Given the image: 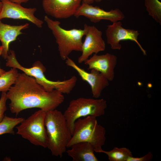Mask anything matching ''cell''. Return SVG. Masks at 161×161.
I'll return each instance as SVG.
<instances>
[{
    "label": "cell",
    "instance_id": "1",
    "mask_svg": "<svg viewBox=\"0 0 161 161\" xmlns=\"http://www.w3.org/2000/svg\"><path fill=\"white\" fill-rule=\"evenodd\" d=\"M11 112L17 115L27 109L38 108L46 112L56 109L64 101L63 94L57 90L48 91L33 77L18 73L7 92Z\"/></svg>",
    "mask_w": 161,
    "mask_h": 161
},
{
    "label": "cell",
    "instance_id": "2",
    "mask_svg": "<svg viewBox=\"0 0 161 161\" xmlns=\"http://www.w3.org/2000/svg\"><path fill=\"white\" fill-rule=\"evenodd\" d=\"M44 123L47 148L53 156L61 157L66 151L72 136L63 114L56 109L46 112Z\"/></svg>",
    "mask_w": 161,
    "mask_h": 161
},
{
    "label": "cell",
    "instance_id": "3",
    "mask_svg": "<svg viewBox=\"0 0 161 161\" xmlns=\"http://www.w3.org/2000/svg\"><path fill=\"white\" fill-rule=\"evenodd\" d=\"M6 61V66L18 69L27 75L33 77L38 84L48 91H52L55 89L63 94H69L72 90L77 82V78L75 75L62 81H53L49 80L44 75L46 68L41 62H35L31 68L25 67L17 61L15 52L12 50H9Z\"/></svg>",
    "mask_w": 161,
    "mask_h": 161
},
{
    "label": "cell",
    "instance_id": "4",
    "mask_svg": "<svg viewBox=\"0 0 161 161\" xmlns=\"http://www.w3.org/2000/svg\"><path fill=\"white\" fill-rule=\"evenodd\" d=\"M106 133L105 128L98 123L96 117L87 116L79 118L74 123L67 148L78 142H86L92 145L95 152L100 153L105 143Z\"/></svg>",
    "mask_w": 161,
    "mask_h": 161
},
{
    "label": "cell",
    "instance_id": "5",
    "mask_svg": "<svg viewBox=\"0 0 161 161\" xmlns=\"http://www.w3.org/2000/svg\"><path fill=\"white\" fill-rule=\"evenodd\" d=\"M44 20L55 39L62 60H65L73 51L81 52L83 29H65L61 26L59 21L54 20L47 16H45Z\"/></svg>",
    "mask_w": 161,
    "mask_h": 161
},
{
    "label": "cell",
    "instance_id": "6",
    "mask_svg": "<svg viewBox=\"0 0 161 161\" xmlns=\"http://www.w3.org/2000/svg\"><path fill=\"white\" fill-rule=\"evenodd\" d=\"M107 107L106 101L103 98L80 97L71 100L63 114L72 134L77 119L87 116L97 117L103 115Z\"/></svg>",
    "mask_w": 161,
    "mask_h": 161
},
{
    "label": "cell",
    "instance_id": "7",
    "mask_svg": "<svg viewBox=\"0 0 161 161\" xmlns=\"http://www.w3.org/2000/svg\"><path fill=\"white\" fill-rule=\"evenodd\" d=\"M46 112L40 109L24 120L15 127L16 134L32 144L47 148L48 139L45 126Z\"/></svg>",
    "mask_w": 161,
    "mask_h": 161
},
{
    "label": "cell",
    "instance_id": "8",
    "mask_svg": "<svg viewBox=\"0 0 161 161\" xmlns=\"http://www.w3.org/2000/svg\"><path fill=\"white\" fill-rule=\"evenodd\" d=\"M120 21L112 23L109 25L105 31L107 43L112 49L120 50L122 45L121 41L130 40L138 45L144 55H146V51L143 48L138 41L140 33L137 30L124 28Z\"/></svg>",
    "mask_w": 161,
    "mask_h": 161
},
{
    "label": "cell",
    "instance_id": "9",
    "mask_svg": "<svg viewBox=\"0 0 161 161\" xmlns=\"http://www.w3.org/2000/svg\"><path fill=\"white\" fill-rule=\"evenodd\" d=\"M85 38L83 42L81 54L78 57V62H84L93 54L104 51L106 49L105 42L102 37V32L94 26L84 25Z\"/></svg>",
    "mask_w": 161,
    "mask_h": 161
},
{
    "label": "cell",
    "instance_id": "10",
    "mask_svg": "<svg viewBox=\"0 0 161 161\" xmlns=\"http://www.w3.org/2000/svg\"><path fill=\"white\" fill-rule=\"evenodd\" d=\"M78 18L83 16L94 23L102 20H106L112 23L123 20L125 18L123 13L119 9L107 11L100 7L82 2L74 15Z\"/></svg>",
    "mask_w": 161,
    "mask_h": 161
},
{
    "label": "cell",
    "instance_id": "11",
    "mask_svg": "<svg viewBox=\"0 0 161 161\" xmlns=\"http://www.w3.org/2000/svg\"><path fill=\"white\" fill-rule=\"evenodd\" d=\"M3 4L0 13V20L5 18L25 20L29 21L38 28H41L43 21L35 16L36 8H25L19 4L8 0H0Z\"/></svg>",
    "mask_w": 161,
    "mask_h": 161
},
{
    "label": "cell",
    "instance_id": "12",
    "mask_svg": "<svg viewBox=\"0 0 161 161\" xmlns=\"http://www.w3.org/2000/svg\"><path fill=\"white\" fill-rule=\"evenodd\" d=\"M65 60L66 64L75 69L82 80L89 84L93 97L98 98L103 90L109 86V81L100 73L95 69H91L90 72H86L69 57Z\"/></svg>",
    "mask_w": 161,
    "mask_h": 161
},
{
    "label": "cell",
    "instance_id": "13",
    "mask_svg": "<svg viewBox=\"0 0 161 161\" xmlns=\"http://www.w3.org/2000/svg\"><path fill=\"white\" fill-rule=\"evenodd\" d=\"M82 0H42L43 9L47 15L57 19H66L72 16Z\"/></svg>",
    "mask_w": 161,
    "mask_h": 161
},
{
    "label": "cell",
    "instance_id": "14",
    "mask_svg": "<svg viewBox=\"0 0 161 161\" xmlns=\"http://www.w3.org/2000/svg\"><path fill=\"white\" fill-rule=\"evenodd\" d=\"M84 63L88 66V69L98 71L109 81L114 79V69L117 63L115 55L108 53L101 55L93 54Z\"/></svg>",
    "mask_w": 161,
    "mask_h": 161
},
{
    "label": "cell",
    "instance_id": "15",
    "mask_svg": "<svg viewBox=\"0 0 161 161\" xmlns=\"http://www.w3.org/2000/svg\"><path fill=\"white\" fill-rule=\"evenodd\" d=\"M29 27L28 23L19 25H11L4 24L0 20V41L2 47L1 55L4 59H6L8 55L10 44L23 34L22 30L27 29Z\"/></svg>",
    "mask_w": 161,
    "mask_h": 161
},
{
    "label": "cell",
    "instance_id": "16",
    "mask_svg": "<svg viewBox=\"0 0 161 161\" xmlns=\"http://www.w3.org/2000/svg\"><path fill=\"white\" fill-rule=\"evenodd\" d=\"M66 150L68 155L73 161H97L94 148L90 143L80 142L73 144Z\"/></svg>",
    "mask_w": 161,
    "mask_h": 161
},
{
    "label": "cell",
    "instance_id": "17",
    "mask_svg": "<svg viewBox=\"0 0 161 161\" xmlns=\"http://www.w3.org/2000/svg\"><path fill=\"white\" fill-rule=\"evenodd\" d=\"M100 153L107 155L110 161H127L129 157L133 156L132 152L126 147H114L110 151L102 149Z\"/></svg>",
    "mask_w": 161,
    "mask_h": 161
},
{
    "label": "cell",
    "instance_id": "18",
    "mask_svg": "<svg viewBox=\"0 0 161 161\" xmlns=\"http://www.w3.org/2000/svg\"><path fill=\"white\" fill-rule=\"evenodd\" d=\"M18 74L17 69L12 68L0 76V92H7L14 84Z\"/></svg>",
    "mask_w": 161,
    "mask_h": 161
},
{
    "label": "cell",
    "instance_id": "19",
    "mask_svg": "<svg viewBox=\"0 0 161 161\" xmlns=\"http://www.w3.org/2000/svg\"><path fill=\"white\" fill-rule=\"evenodd\" d=\"M24 119L22 117L14 118L5 116L0 123V135L14 133V129Z\"/></svg>",
    "mask_w": 161,
    "mask_h": 161
},
{
    "label": "cell",
    "instance_id": "20",
    "mask_svg": "<svg viewBox=\"0 0 161 161\" xmlns=\"http://www.w3.org/2000/svg\"><path fill=\"white\" fill-rule=\"evenodd\" d=\"M148 15L161 25V2L159 0H145Z\"/></svg>",
    "mask_w": 161,
    "mask_h": 161
},
{
    "label": "cell",
    "instance_id": "21",
    "mask_svg": "<svg viewBox=\"0 0 161 161\" xmlns=\"http://www.w3.org/2000/svg\"><path fill=\"white\" fill-rule=\"evenodd\" d=\"M7 99V92H2L0 98V123L5 116L4 113L7 110L6 104Z\"/></svg>",
    "mask_w": 161,
    "mask_h": 161
},
{
    "label": "cell",
    "instance_id": "22",
    "mask_svg": "<svg viewBox=\"0 0 161 161\" xmlns=\"http://www.w3.org/2000/svg\"><path fill=\"white\" fill-rule=\"evenodd\" d=\"M153 158V155L150 152H148L147 154L140 157H134L133 156L129 157L127 161H150Z\"/></svg>",
    "mask_w": 161,
    "mask_h": 161
},
{
    "label": "cell",
    "instance_id": "23",
    "mask_svg": "<svg viewBox=\"0 0 161 161\" xmlns=\"http://www.w3.org/2000/svg\"><path fill=\"white\" fill-rule=\"evenodd\" d=\"M10 2L21 4L23 3H26L28 2L29 0H8Z\"/></svg>",
    "mask_w": 161,
    "mask_h": 161
},
{
    "label": "cell",
    "instance_id": "24",
    "mask_svg": "<svg viewBox=\"0 0 161 161\" xmlns=\"http://www.w3.org/2000/svg\"><path fill=\"white\" fill-rule=\"evenodd\" d=\"M101 1L102 0H82V2L89 4H91L94 2H99Z\"/></svg>",
    "mask_w": 161,
    "mask_h": 161
},
{
    "label": "cell",
    "instance_id": "25",
    "mask_svg": "<svg viewBox=\"0 0 161 161\" xmlns=\"http://www.w3.org/2000/svg\"><path fill=\"white\" fill-rule=\"evenodd\" d=\"M2 52V47L1 46H0V56L1 55ZM5 71L1 68L0 67V76L3 74L5 72Z\"/></svg>",
    "mask_w": 161,
    "mask_h": 161
},
{
    "label": "cell",
    "instance_id": "26",
    "mask_svg": "<svg viewBox=\"0 0 161 161\" xmlns=\"http://www.w3.org/2000/svg\"><path fill=\"white\" fill-rule=\"evenodd\" d=\"M3 6V4L1 1H0V13L1 10Z\"/></svg>",
    "mask_w": 161,
    "mask_h": 161
}]
</instances>
